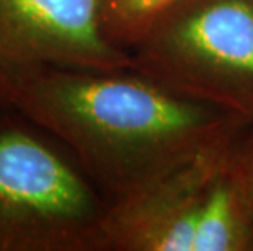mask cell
<instances>
[{
	"label": "cell",
	"mask_w": 253,
	"mask_h": 251,
	"mask_svg": "<svg viewBox=\"0 0 253 251\" xmlns=\"http://www.w3.org/2000/svg\"><path fill=\"white\" fill-rule=\"evenodd\" d=\"M10 109L66 143L110 202L247 126L136 69H41L18 85Z\"/></svg>",
	"instance_id": "6da1fadb"
},
{
	"label": "cell",
	"mask_w": 253,
	"mask_h": 251,
	"mask_svg": "<svg viewBox=\"0 0 253 251\" xmlns=\"http://www.w3.org/2000/svg\"><path fill=\"white\" fill-rule=\"evenodd\" d=\"M240 132L111 201L103 251H253V225L235 168Z\"/></svg>",
	"instance_id": "7a4b0ae2"
},
{
	"label": "cell",
	"mask_w": 253,
	"mask_h": 251,
	"mask_svg": "<svg viewBox=\"0 0 253 251\" xmlns=\"http://www.w3.org/2000/svg\"><path fill=\"white\" fill-rule=\"evenodd\" d=\"M131 54L171 92L253 121V0H178Z\"/></svg>",
	"instance_id": "3957f363"
},
{
	"label": "cell",
	"mask_w": 253,
	"mask_h": 251,
	"mask_svg": "<svg viewBox=\"0 0 253 251\" xmlns=\"http://www.w3.org/2000/svg\"><path fill=\"white\" fill-rule=\"evenodd\" d=\"M110 201L30 129L0 126V251H103Z\"/></svg>",
	"instance_id": "277c9868"
},
{
	"label": "cell",
	"mask_w": 253,
	"mask_h": 251,
	"mask_svg": "<svg viewBox=\"0 0 253 251\" xmlns=\"http://www.w3.org/2000/svg\"><path fill=\"white\" fill-rule=\"evenodd\" d=\"M46 67L118 71L134 61L105 36L100 0H0V109Z\"/></svg>",
	"instance_id": "5b68a950"
},
{
	"label": "cell",
	"mask_w": 253,
	"mask_h": 251,
	"mask_svg": "<svg viewBox=\"0 0 253 251\" xmlns=\"http://www.w3.org/2000/svg\"><path fill=\"white\" fill-rule=\"evenodd\" d=\"M178 0H100V21L113 44L131 49L155 20Z\"/></svg>",
	"instance_id": "8992f818"
},
{
	"label": "cell",
	"mask_w": 253,
	"mask_h": 251,
	"mask_svg": "<svg viewBox=\"0 0 253 251\" xmlns=\"http://www.w3.org/2000/svg\"><path fill=\"white\" fill-rule=\"evenodd\" d=\"M235 168L253 225V121L242 129L237 139Z\"/></svg>",
	"instance_id": "52a82bcc"
}]
</instances>
